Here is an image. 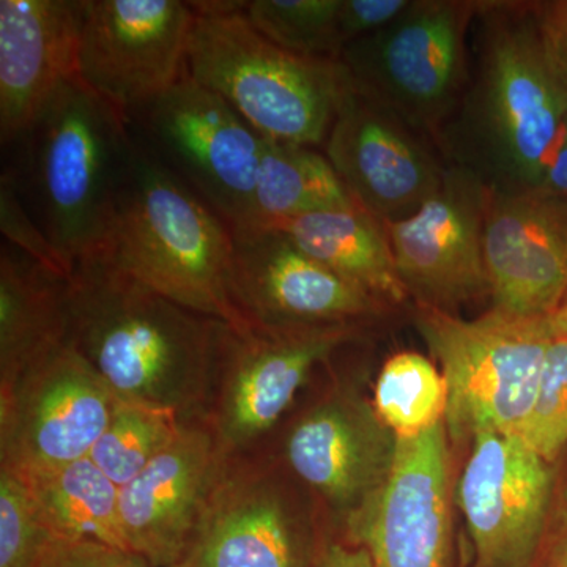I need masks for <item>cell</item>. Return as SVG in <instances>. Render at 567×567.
<instances>
[{
  "instance_id": "6da1fadb",
  "label": "cell",
  "mask_w": 567,
  "mask_h": 567,
  "mask_svg": "<svg viewBox=\"0 0 567 567\" xmlns=\"http://www.w3.org/2000/svg\"><path fill=\"white\" fill-rule=\"evenodd\" d=\"M472 31L476 59L439 147L492 192L539 189L567 137V84L548 54L535 2L477 0Z\"/></svg>"
},
{
  "instance_id": "7a4b0ae2",
  "label": "cell",
  "mask_w": 567,
  "mask_h": 567,
  "mask_svg": "<svg viewBox=\"0 0 567 567\" xmlns=\"http://www.w3.org/2000/svg\"><path fill=\"white\" fill-rule=\"evenodd\" d=\"M224 322L189 311L106 260L70 279L69 342L117 401L204 420Z\"/></svg>"
},
{
  "instance_id": "3957f363",
  "label": "cell",
  "mask_w": 567,
  "mask_h": 567,
  "mask_svg": "<svg viewBox=\"0 0 567 567\" xmlns=\"http://www.w3.org/2000/svg\"><path fill=\"white\" fill-rule=\"evenodd\" d=\"M11 147L6 171L71 276L102 259L132 147L125 118L76 74Z\"/></svg>"
},
{
  "instance_id": "277c9868",
  "label": "cell",
  "mask_w": 567,
  "mask_h": 567,
  "mask_svg": "<svg viewBox=\"0 0 567 567\" xmlns=\"http://www.w3.org/2000/svg\"><path fill=\"white\" fill-rule=\"evenodd\" d=\"M233 251L230 227L132 133L102 260L189 311L248 331L230 300Z\"/></svg>"
},
{
  "instance_id": "5b68a950",
  "label": "cell",
  "mask_w": 567,
  "mask_h": 567,
  "mask_svg": "<svg viewBox=\"0 0 567 567\" xmlns=\"http://www.w3.org/2000/svg\"><path fill=\"white\" fill-rule=\"evenodd\" d=\"M196 21L188 76L221 96L265 140L320 147L349 81L339 61L276 47L246 20L248 2H188Z\"/></svg>"
},
{
  "instance_id": "8992f818",
  "label": "cell",
  "mask_w": 567,
  "mask_h": 567,
  "mask_svg": "<svg viewBox=\"0 0 567 567\" xmlns=\"http://www.w3.org/2000/svg\"><path fill=\"white\" fill-rule=\"evenodd\" d=\"M415 323L446 380L447 436L461 443L483 432L520 435L555 336L550 317L520 319L492 309L462 320L416 305Z\"/></svg>"
},
{
  "instance_id": "52a82bcc",
  "label": "cell",
  "mask_w": 567,
  "mask_h": 567,
  "mask_svg": "<svg viewBox=\"0 0 567 567\" xmlns=\"http://www.w3.org/2000/svg\"><path fill=\"white\" fill-rule=\"evenodd\" d=\"M476 9L477 0H412L385 28L347 44L339 62L357 87L436 142L468 85Z\"/></svg>"
},
{
  "instance_id": "ba28073f",
  "label": "cell",
  "mask_w": 567,
  "mask_h": 567,
  "mask_svg": "<svg viewBox=\"0 0 567 567\" xmlns=\"http://www.w3.org/2000/svg\"><path fill=\"white\" fill-rule=\"evenodd\" d=\"M164 169L207 204L233 233L256 227L254 194L265 137L221 96L183 78L128 121Z\"/></svg>"
},
{
  "instance_id": "9c48e42d",
  "label": "cell",
  "mask_w": 567,
  "mask_h": 567,
  "mask_svg": "<svg viewBox=\"0 0 567 567\" xmlns=\"http://www.w3.org/2000/svg\"><path fill=\"white\" fill-rule=\"evenodd\" d=\"M357 334L358 328L264 333L224 324L203 420L224 458L260 453L316 369Z\"/></svg>"
},
{
  "instance_id": "30bf717a",
  "label": "cell",
  "mask_w": 567,
  "mask_h": 567,
  "mask_svg": "<svg viewBox=\"0 0 567 567\" xmlns=\"http://www.w3.org/2000/svg\"><path fill=\"white\" fill-rule=\"evenodd\" d=\"M292 473L262 451L224 458L177 567H315L320 547Z\"/></svg>"
},
{
  "instance_id": "8fae6325",
  "label": "cell",
  "mask_w": 567,
  "mask_h": 567,
  "mask_svg": "<svg viewBox=\"0 0 567 567\" xmlns=\"http://www.w3.org/2000/svg\"><path fill=\"white\" fill-rule=\"evenodd\" d=\"M233 234L230 300L248 330L298 333L358 328L388 308L301 251L275 227Z\"/></svg>"
},
{
  "instance_id": "7c38bea8",
  "label": "cell",
  "mask_w": 567,
  "mask_h": 567,
  "mask_svg": "<svg viewBox=\"0 0 567 567\" xmlns=\"http://www.w3.org/2000/svg\"><path fill=\"white\" fill-rule=\"evenodd\" d=\"M194 21L178 0H85L78 76L128 123L188 73Z\"/></svg>"
},
{
  "instance_id": "4fadbf2b",
  "label": "cell",
  "mask_w": 567,
  "mask_h": 567,
  "mask_svg": "<svg viewBox=\"0 0 567 567\" xmlns=\"http://www.w3.org/2000/svg\"><path fill=\"white\" fill-rule=\"evenodd\" d=\"M115 398L69 341L0 391V466L20 475L91 456Z\"/></svg>"
},
{
  "instance_id": "5bb4252c",
  "label": "cell",
  "mask_w": 567,
  "mask_h": 567,
  "mask_svg": "<svg viewBox=\"0 0 567 567\" xmlns=\"http://www.w3.org/2000/svg\"><path fill=\"white\" fill-rule=\"evenodd\" d=\"M492 189L461 164L412 216L385 227L395 268L417 306L451 312L488 293L484 224Z\"/></svg>"
},
{
  "instance_id": "9a60e30c",
  "label": "cell",
  "mask_w": 567,
  "mask_h": 567,
  "mask_svg": "<svg viewBox=\"0 0 567 567\" xmlns=\"http://www.w3.org/2000/svg\"><path fill=\"white\" fill-rule=\"evenodd\" d=\"M427 140L349 78L323 147L354 203L380 223H395L442 185L447 162Z\"/></svg>"
},
{
  "instance_id": "2e32d148",
  "label": "cell",
  "mask_w": 567,
  "mask_h": 567,
  "mask_svg": "<svg viewBox=\"0 0 567 567\" xmlns=\"http://www.w3.org/2000/svg\"><path fill=\"white\" fill-rule=\"evenodd\" d=\"M372 567H450V450L445 421L398 442L385 486L344 522Z\"/></svg>"
},
{
  "instance_id": "e0dca14e",
  "label": "cell",
  "mask_w": 567,
  "mask_h": 567,
  "mask_svg": "<svg viewBox=\"0 0 567 567\" xmlns=\"http://www.w3.org/2000/svg\"><path fill=\"white\" fill-rule=\"evenodd\" d=\"M551 494V464L520 436L477 434L457 483V505L477 567L532 565L546 532Z\"/></svg>"
},
{
  "instance_id": "ac0fdd59",
  "label": "cell",
  "mask_w": 567,
  "mask_h": 567,
  "mask_svg": "<svg viewBox=\"0 0 567 567\" xmlns=\"http://www.w3.org/2000/svg\"><path fill=\"white\" fill-rule=\"evenodd\" d=\"M398 442L368 399L338 390L290 424L278 458L306 491L346 522L385 486Z\"/></svg>"
},
{
  "instance_id": "d6986e66",
  "label": "cell",
  "mask_w": 567,
  "mask_h": 567,
  "mask_svg": "<svg viewBox=\"0 0 567 567\" xmlns=\"http://www.w3.org/2000/svg\"><path fill=\"white\" fill-rule=\"evenodd\" d=\"M484 265L495 311L547 319L567 290V207L533 189L491 192Z\"/></svg>"
},
{
  "instance_id": "ffe728a7",
  "label": "cell",
  "mask_w": 567,
  "mask_h": 567,
  "mask_svg": "<svg viewBox=\"0 0 567 567\" xmlns=\"http://www.w3.org/2000/svg\"><path fill=\"white\" fill-rule=\"evenodd\" d=\"M223 464L205 421H185L173 442L121 488V525L128 550L158 567L181 565Z\"/></svg>"
},
{
  "instance_id": "44dd1931",
  "label": "cell",
  "mask_w": 567,
  "mask_h": 567,
  "mask_svg": "<svg viewBox=\"0 0 567 567\" xmlns=\"http://www.w3.org/2000/svg\"><path fill=\"white\" fill-rule=\"evenodd\" d=\"M85 0H0V142L14 144L78 74Z\"/></svg>"
},
{
  "instance_id": "7402d4cb",
  "label": "cell",
  "mask_w": 567,
  "mask_h": 567,
  "mask_svg": "<svg viewBox=\"0 0 567 567\" xmlns=\"http://www.w3.org/2000/svg\"><path fill=\"white\" fill-rule=\"evenodd\" d=\"M70 279L9 244L0 248V391L69 341Z\"/></svg>"
},
{
  "instance_id": "603a6c76",
  "label": "cell",
  "mask_w": 567,
  "mask_h": 567,
  "mask_svg": "<svg viewBox=\"0 0 567 567\" xmlns=\"http://www.w3.org/2000/svg\"><path fill=\"white\" fill-rule=\"evenodd\" d=\"M265 227L281 230L301 251L383 305H404L409 298L385 227L361 207L309 213Z\"/></svg>"
},
{
  "instance_id": "cb8c5ba5",
  "label": "cell",
  "mask_w": 567,
  "mask_h": 567,
  "mask_svg": "<svg viewBox=\"0 0 567 567\" xmlns=\"http://www.w3.org/2000/svg\"><path fill=\"white\" fill-rule=\"evenodd\" d=\"M20 476L54 539L128 550L121 525V488L91 457Z\"/></svg>"
},
{
  "instance_id": "d4e9b609",
  "label": "cell",
  "mask_w": 567,
  "mask_h": 567,
  "mask_svg": "<svg viewBox=\"0 0 567 567\" xmlns=\"http://www.w3.org/2000/svg\"><path fill=\"white\" fill-rule=\"evenodd\" d=\"M360 207L324 153L305 145L265 140L257 171L256 227L309 213Z\"/></svg>"
},
{
  "instance_id": "484cf974",
  "label": "cell",
  "mask_w": 567,
  "mask_h": 567,
  "mask_svg": "<svg viewBox=\"0 0 567 567\" xmlns=\"http://www.w3.org/2000/svg\"><path fill=\"white\" fill-rule=\"evenodd\" d=\"M371 404L399 440L415 439L445 421V377L424 354L395 353L380 369Z\"/></svg>"
},
{
  "instance_id": "4316f807",
  "label": "cell",
  "mask_w": 567,
  "mask_h": 567,
  "mask_svg": "<svg viewBox=\"0 0 567 567\" xmlns=\"http://www.w3.org/2000/svg\"><path fill=\"white\" fill-rule=\"evenodd\" d=\"M183 423L174 413L115 399L110 424L89 457L122 488L173 442Z\"/></svg>"
},
{
  "instance_id": "83f0119b",
  "label": "cell",
  "mask_w": 567,
  "mask_h": 567,
  "mask_svg": "<svg viewBox=\"0 0 567 567\" xmlns=\"http://www.w3.org/2000/svg\"><path fill=\"white\" fill-rule=\"evenodd\" d=\"M341 0H254L246 20L276 47L303 58L339 61L344 50L339 32Z\"/></svg>"
},
{
  "instance_id": "f1b7e54d",
  "label": "cell",
  "mask_w": 567,
  "mask_h": 567,
  "mask_svg": "<svg viewBox=\"0 0 567 567\" xmlns=\"http://www.w3.org/2000/svg\"><path fill=\"white\" fill-rule=\"evenodd\" d=\"M522 440L544 461L554 464L567 446V338L555 334L548 347L543 377L520 432Z\"/></svg>"
},
{
  "instance_id": "f546056e",
  "label": "cell",
  "mask_w": 567,
  "mask_h": 567,
  "mask_svg": "<svg viewBox=\"0 0 567 567\" xmlns=\"http://www.w3.org/2000/svg\"><path fill=\"white\" fill-rule=\"evenodd\" d=\"M52 539L24 480L0 466V567H40Z\"/></svg>"
},
{
  "instance_id": "4dcf8cb0",
  "label": "cell",
  "mask_w": 567,
  "mask_h": 567,
  "mask_svg": "<svg viewBox=\"0 0 567 567\" xmlns=\"http://www.w3.org/2000/svg\"><path fill=\"white\" fill-rule=\"evenodd\" d=\"M0 230L7 244L28 254L55 274L71 279L69 267L63 262L61 254L55 251L50 238L22 203L13 177L6 169L0 175Z\"/></svg>"
},
{
  "instance_id": "1f68e13d",
  "label": "cell",
  "mask_w": 567,
  "mask_h": 567,
  "mask_svg": "<svg viewBox=\"0 0 567 567\" xmlns=\"http://www.w3.org/2000/svg\"><path fill=\"white\" fill-rule=\"evenodd\" d=\"M40 567H158L126 548L52 539Z\"/></svg>"
},
{
  "instance_id": "d6a6232c",
  "label": "cell",
  "mask_w": 567,
  "mask_h": 567,
  "mask_svg": "<svg viewBox=\"0 0 567 567\" xmlns=\"http://www.w3.org/2000/svg\"><path fill=\"white\" fill-rule=\"evenodd\" d=\"M410 2L412 0H341L339 32L344 48L385 28Z\"/></svg>"
},
{
  "instance_id": "836d02e7",
  "label": "cell",
  "mask_w": 567,
  "mask_h": 567,
  "mask_svg": "<svg viewBox=\"0 0 567 567\" xmlns=\"http://www.w3.org/2000/svg\"><path fill=\"white\" fill-rule=\"evenodd\" d=\"M535 10L548 54L567 84V0L535 2Z\"/></svg>"
},
{
  "instance_id": "e575fe53",
  "label": "cell",
  "mask_w": 567,
  "mask_h": 567,
  "mask_svg": "<svg viewBox=\"0 0 567 567\" xmlns=\"http://www.w3.org/2000/svg\"><path fill=\"white\" fill-rule=\"evenodd\" d=\"M315 567H372V561L365 548L330 540L320 547Z\"/></svg>"
},
{
  "instance_id": "d590c367",
  "label": "cell",
  "mask_w": 567,
  "mask_h": 567,
  "mask_svg": "<svg viewBox=\"0 0 567 567\" xmlns=\"http://www.w3.org/2000/svg\"><path fill=\"white\" fill-rule=\"evenodd\" d=\"M539 189L550 194L567 207V137L548 167L546 178Z\"/></svg>"
},
{
  "instance_id": "8d00e7d4",
  "label": "cell",
  "mask_w": 567,
  "mask_h": 567,
  "mask_svg": "<svg viewBox=\"0 0 567 567\" xmlns=\"http://www.w3.org/2000/svg\"><path fill=\"white\" fill-rule=\"evenodd\" d=\"M550 323L555 334L565 336V338H567V290L557 311L550 316Z\"/></svg>"
},
{
  "instance_id": "74e56055",
  "label": "cell",
  "mask_w": 567,
  "mask_h": 567,
  "mask_svg": "<svg viewBox=\"0 0 567 567\" xmlns=\"http://www.w3.org/2000/svg\"><path fill=\"white\" fill-rule=\"evenodd\" d=\"M548 567H567V533L563 537L561 543L555 551L554 558H551L550 566Z\"/></svg>"
}]
</instances>
